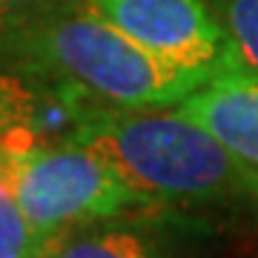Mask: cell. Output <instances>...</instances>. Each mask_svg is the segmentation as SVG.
Returning <instances> with one entry per match:
<instances>
[{
    "mask_svg": "<svg viewBox=\"0 0 258 258\" xmlns=\"http://www.w3.org/2000/svg\"><path fill=\"white\" fill-rule=\"evenodd\" d=\"M0 69L69 83L118 109L184 103L212 78L158 60L83 0H69L9 37L0 46Z\"/></svg>",
    "mask_w": 258,
    "mask_h": 258,
    "instance_id": "1",
    "label": "cell"
},
{
    "mask_svg": "<svg viewBox=\"0 0 258 258\" xmlns=\"http://www.w3.org/2000/svg\"><path fill=\"white\" fill-rule=\"evenodd\" d=\"M75 147L106 161L147 207L247 192V166L181 112L103 106Z\"/></svg>",
    "mask_w": 258,
    "mask_h": 258,
    "instance_id": "2",
    "label": "cell"
},
{
    "mask_svg": "<svg viewBox=\"0 0 258 258\" xmlns=\"http://www.w3.org/2000/svg\"><path fill=\"white\" fill-rule=\"evenodd\" d=\"M3 158L20 212L46 244L78 224L147 207L106 161L83 147H32Z\"/></svg>",
    "mask_w": 258,
    "mask_h": 258,
    "instance_id": "3",
    "label": "cell"
},
{
    "mask_svg": "<svg viewBox=\"0 0 258 258\" xmlns=\"http://www.w3.org/2000/svg\"><path fill=\"white\" fill-rule=\"evenodd\" d=\"M109 26L169 66L215 75L227 35L204 0H83Z\"/></svg>",
    "mask_w": 258,
    "mask_h": 258,
    "instance_id": "4",
    "label": "cell"
},
{
    "mask_svg": "<svg viewBox=\"0 0 258 258\" xmlns=\"http://www.w3.org/2000/svg\"><path fill=\"white\" fill-rule=\"evenodd\" d=\"M178 112L212 141H218L241 166L258 172V75L224 63L192 92Z\"/></svg>",
    "mask_w": 258,
    "mask_h": 258,
    "instance_id": "5",
    "label": "cell"
},
{
    "mask_svg": "<svg viewBox=\"0 0 258 258\" xmlns=\"http://www.w3.org/2000/svg\"><path fill=\"white\" fill-rule=\"evenodd\" d=\"M43 258H169L152 224L135 215L78 224L46 244Z\"/></svg>",
    "mask_w": 258,
    "mask_h": 258,
    "instance_id": "6",
    "label": "cell"
},
{
    "mask_svg": "<svg viewBox=\"0 0 258 258\" xmlns=\"http://www.w3.org/2000/svg\"><path fill=\"white\" fill-rule=\"evenodd\" d=\"M212 12L227 35L224 63L258 75V0H212Z\"/></svg>",
    "mask_w": 258,
    "mask_h": 258,
    "instance_id": "7",
    "label": "cell"
},
{
    "mask_svg": "<svg viewBox=\"0 0 258 258\" xmlns=\"http://www.w3.org/2000/svg\"><path fill=\"white\" fill-rule=\"evenodd\" d=\"M46 241L29 227L9 181V166L0 152V258H43Z\"/></svg>",
    "mask_w": 258,
    "mask_h": 258,
    "instance_id": "8",
    "label": "cell"
},
{
    "mask_svg": "<svg viewBox=\"0 0 258 258\" xmlns=\"http://www.w3.org/2000/svg\"><path fill=\"white\" fill-rule=\"evenodd\" d=\"M69 0H0V46Z\"/></svg>",
    "mask_w": 258,
    "mask_h": 258,
    "instance_id": "9",
    "label": "cell"
},
{
    "mask_svg": "<svg viewBox=\"0 0 258 258\" xmlns=\"http://www.w3.org/2000/svg\"><path fill=\"white\" fill-rule=\"evenodd\" d=\"M247 192L258 195V172H252V169H247Z\"/></svg>",
    "mask_w": 258,
    "mask_h": 258,
    "instance_id": "10",
    "label": "cell"
}]
</instances>
